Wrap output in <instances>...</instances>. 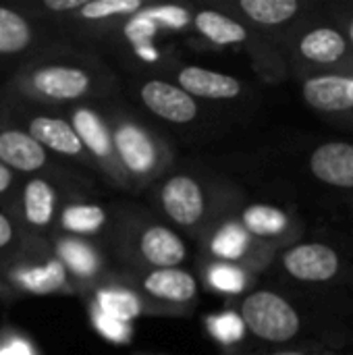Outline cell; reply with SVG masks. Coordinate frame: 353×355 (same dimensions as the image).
Masks as SVG:
<instances>
[{"label": "cell", "mask_w": 353, "mask_h": 355, "mask_svg": "<svg viewBox=\"0 0 353 355\" xmlns=\"http://www.w3.org/2000/svg\"><path fill=\"white\" fill-rule=\"evenodd\" d=\"M241 322L258 339L270 343H287L298 337L302 320L298 310L279 293L256 291L241 304Z\"/></svg>", "instance_id": "cell-1"}, {"label": "cell", "mask_w": 353, "mask_h": 355, "mask_svg": "<svg viewBox=\"0 0 353 355\" xmlns=\"http://www.w3.org/2000/svg\"><path fill=\"white\" fill-rule=\"evenodd\" d=\"M302 96L318 114L353 119V71L314 73L304 79Z\"/></svg>", "instance_id": "cell-2"}, {"label": "cell", "mask_w": 353, "mask_h": 355, "mask_svg": "<svg viewBox=\"0 0 353 355\" xmlns=\"http://www.w3.org/2000/svg\"><path fill=\"white\" fill-rule=\"evenodd\" d=\"M298 52L308 62L318 67V73H337V69L353 71L347 64L352 62L353 50L337 25L320 23L306 29L298 40Z\"/></svg>", "instance_id": "cell-3"}, {"label": "cell", "mask_w": 353, "mask_h": 355, "mask_svg": "<svg viewBox=\"0 0 353 355\" xmlns=\"http://www.w3.org/2000/svg\"><path fill=\"white\" fill-rule=\"evenodd\" d=\"M339 252L320 241L298 243L283 254V268L302 283H331L341 275Z\"/></svg>", "instance_id": "cell-4"}, {"label": "cell", "mask_w": 353, "mask_h": 355, "mask_svg": "<svg viewBox=\"0 0 353 355\" xmlns=\"http://www.w3.org/2000/svg\"><path fill=\"white\" fill-rule=\"evenodd\" d=\"M310 173L333 189H353V141L331 139L310 154Z\"/></svg>", "instance_id": "cell-5"}, {"label": "cell", "mask_w": 353, "mask_h": 355, "mask_svg": "<svg viewBox=\"0 0 353 355\" xmlns=\"http://www.w3.org/2000/svg\"><path fill=\"white\" fill-rule=\"evenodd\" d=\"M141 100L152 112L173 123H189L198 114L193 98L166 81H148L141 87Z\"/></svg>", "instance_id": "cell-6"}, {"label": "cell", "mask_w": 353, "mask_h": 355, "mask_svg": "<svg viewBox=\"0 0 353 355\" xmlns=\"http://www.w3.org/2000/svg\"><path fill=\"white\" fill-rule=\"evenodd\" d=\"M162 204L169 216L179 225H193L204 214V196L189 177H173L162 189Z\"/></svg>", "instance_id": "cell-7"}, {"label": "cell", "mask_w": 353, "mask_h": 355, "mask_svg": "<svg viewBox=\"0 0 353 355\" xmlns=\"http://www.w3.org/2000/svg\"><path fill=\"white\" fill-rule=\"evenodd\" d=\"M181 89L185 94L210 98V100H231L239 96L241 92V81L223 73L206 71L202 67H187L179 75Z\"/></svg>", "instance_id": "cell-8"}, {"label": "cell", "mask_w": 353, "mask_h": 355, "mask_svg": "<svg viewBox=\"0 0 353 355\" xmlns=\"http://www.w3.org/2000/svg\"><path fill=\"white\" fill-rule=\"evenodd\" d=\"M33 85L48 98L73 100L87 92L89 79L79 69L69 67H46L33 75Z\"/></svg>", "instance_id": "cell-9"}, {"label": "cell", "mask_w": 353, "mask_h": 355, "mask_svg": "<svg viewBox=\"0 0 353 355\" xmlns=\"http://www.w3.org/2000/svg\"><path fill=\"white\" fill-rule=\"evenodd\" d=\"M0 160L17 171H37L46 162V152L27 133L4 131L0 135Z\"/></svg>", "instance_id": "cell-10"}, {"label": "cell", "mask_w": 353, "mask_h": 355, "mask_svg": "<svg viewBox=\"0 0 353 355\" xmlns=\"http://www.w3.org/2000/svg\"><path fill=\"white\" fill-rule=\"evenodd\" d=\"M123 162L135 173H148L156 164V150L150 137L135 125H123L114 135Z\"/></svg>", "instance_id": "cell-11"}, {"label": "cell", "mask_w": 353, "mask_h": 355, "mask_svg": "<svg viewBox=\"0 0 353 355\" xmlns=\"http://www.w3.org/2000/svg\"><path fill=\"white\" fill-rule=\"evenodd\" d=\"M141 254L150 264L171 268L183 262L185 245L173 231L164 227H152L141 237Z\"/></svg>", "instance_id": "cell-12"}, {"label": "cell", "mask_w": 353, "mask_h": 355, "mask_svg": "<svg viewBox=\"0 0 353 355\" xmlns=\"http://www.w3.org/2000/svg\"><path fill=\"white\" fill-rule=\"evenodd\" d=\"M31 137L40 146H48L60 154H79L81 152V141L77 133L60 119H50V116H37L29 125Z\"/></svg>", "instance_id": "cell-13"}, {"label": "cell", "mask_w": 353, "mask_h": 355, "mask_svg": "<svg viewBox=\"0 0 353 355\" xmlns=\"http://www.w3.org/2000/svg\"><path fill=\"white\" fill-rule=\"evenodd\" d=\"M146 291L160 300L171 302H189L196 295V281L191 275L177 270V268H160L154 270L146 283Z\"/></svg>", "instance_id": "cell-14"}, {"label": "cell", "mask_w": 353, "mask_h": 355, "mask_svg": "<svg viewBox=\"0 0 353 355\" xmlns=\"http://www.w3.org/2000/svg\"><path fill=\"white\" fill-rule=\"evenodd\" d=\"M196 27L200 33H204L210 42L218 46L227 44H239L248 40V29L237 23L235 19H229L227 15L214 12V10H204L196 17Z\"/></svg>", "instance_id": "cell-15"}, {"label": "cell", "mask_w": 353, "mask_h": 355, "mask_svg": "<svg viewBox=\"0 0 353 355\" xmlns=\"http://www.w3.org/2000/svg\"><path fill=\"white\" fill-rule=\"evenodd\" d=\"M239 6L252 21L266 27L291 21L302 8L298 0H241Z\"/></svg>", "instance_id": "cell-16"}, {"label": "cell", "mask_w": 353, "mask_h": 355, "mask_svg": "<svg viewBox=\"0 0 353 355\" xmlns=\"http://www.w3.org/2000/svg\"><path fill=\"white\" fill-rule=\"evenodd\" d=\"M243 225L250 233L258 237H277L287 229L289 220L283 210L275 206L256 204L243 212Z\"/></svg>", "instance_id": "cell-17"}, {"label": "cell", "mask_w": 353, "mask_h": 355, "mask_svg": "<svg viewBox=\"0 0 353 355\" xmlns=\"http://www.w3.org/2000/svg\"><path fill=\"white\" fill-rule=\"evenodd\" d=\"M75 133L81 144H85L96 156H108L110 154V137L102 121L89 112V110H77L73 116Z\"/></svg>", "instance_id": "cell-18"}, {"label": "cell", "mask_w": 353, "mask_h": 355, "mask_svg": "<svg viewBox=\"0 0 353 355\" xmlns=\"http://www.w3.org/2000/svg\"><path fill=\"white\" fill-rule=\"evenodd\" d=\"M54 212V191L42 181H29L25 187V214L33 225H48Z\"/></svg>", "instance_id": "cell-19"}, {"label": "cell", "mask_w": 353, "mask_h": 355, "mask_svg": "<svg viewBox=\"0 0 353 355\" xmlns=\"http://www.w3.org/2000/svg\"><path fill=\"white\" fill-rule=\"evenodd\" d=\"M64 266L60 262H48L42 268H27L19 272V283L31 293H50L62 287L64 283Z\"/></svg>", "instance_id": "cell-20"}, {"label": "cell", "mask_w": 353, "mask_h": 355, "mask_svg": "<svg viewBox=\"0 0 353 355\" xmlns=\"http://www.w3.org/2000/svg\"><path fill=\"white\" fill-rule=\"evenodd\" d=\"M31 40L25 19L8 8H0V52L10 54L23 50Z\"/></svg>", "instance_id": "cell-21"}, {"label": "cell", "mask_w": 353, "mask_h": 355, "mask_svg": "<svg viewBox=\"0 0 353 355\" xmlns=\"http://www.w3.org/2000/svg\"><path fill=\"white\" fill-rule=\"evenodd\" d=\"M98 306H100L102 314H106L114 320H121V322H127L139 314V300L133 293L123 291V289L100 291L98 293Z\"/></svg>", "instance_id": "cell-22"}, {"label": "cell", "mask_w": 353, "mask_h": 355, "mask_svg": "<svg viewBox=\"0 0 353 355\" xmlns=\"http://www.w3.org/2000/svg\"><path fill=\"white\" fill-rule=\"evenodd\" d=\"M248 245H250L248 231L237 225L223 227L212 239V252L225 260H239L248 252Z\"/></svg>", "instance_id": "cell-23"}, {"label": "cell", "mask_w": 353, "mask_h": 355, "mask_svg": "<svg viewBox=\"0 0 353 355\" xmlns=\"http://www.w3.org/2000/svg\"><path fill=\"white\" fill-rule=\"evenodd\" d=\"M104 210L98 206H71L62 214L64 229L73 233H94L104 225Z\"/></svg>", "instance_id": "cell-24"}, {"label": "cell", "mask_w": 353, "mask_h": 355, "mask_svg": "<svg viewBox=\"0 0 353 355\" xmlns=\"http://www.w3.org/2000/svg\"><path fill=\"white\" fill-rule=\"evenodd\" d=\"M60 256L67 262V266L81 275V277H89L98 270V258L92 252V248L79 243V241H62L60 243Z\"/></svg>", "instance_id": "cell-25"}, {"label": "cell", "mask_w": 353, "mask_h": 355, "mask_svg": "<svg viewBox=\"0 0 353 355\" xmlns=\"http://www.w3.org/2000/svg\"><path fill=\"white\" fill-rule=\"evenodd\" d=\"M141 6V0H94L85 2L81 17L85 19H104L119 12H135Z\"/></svg>", "instance_id": "cell-26"}, {"label": "cell", "mask_w": 353, "mask_h": 355, "mask_svg": "<svg viewBox=\"0 0 353 355\" xmlns=\"http://www.w3.org/2000/svg\"><path fill=\"white\" fill-rule=\"evenodd\" d=\"M210 283L227 293H239L246 287V277L239 268L229 264H218L210 270Z\"/></svg>", "instance_id": "cell-27"}, {"label": "cell", "mask_w": 353, "mask_h": 355, "mask_svg": "<svg viewBox=\"0 0 353 355\" xmlns=\"http://www.w3.org/2000/svg\"><path fill=\"white\" fill-rule=\"evenodd\" d=\"M210 327H212L214 337L221 339L223 343H235V341H239L243 337V329H246L243 322H241V318L235 316V314H223V316L214 318L210 322Z\"/></svg>", "instance_id": "cell-28"}, {"label": "cell", "mask_w": 353, "mask_h": 355, "mask_svg": "<svg viewBox=\"0 0 353 355\" xmlns=\"http://www.w3.org/2000/svg\"><path fill=\"white\" fill-rule=\"evenodd\" d=\"M146 19L150 21H162L169 23L171 27H183L189 19V12L185 8L179 6H158V8H150L144 12Z\"/></svg>", "instance_id": "cell-29"}, {"label": "cell", "mask_w": 353, "mask_h": 355, "mask_svg": "<svg viewBox=\"0 0 353 355\" xmlns=\"http://www.w3.org/2000/svg\"><path fill=\"white\" fill-rule=\"evenodd\" d=\"M96 327L100 329V333L112 341H127L129 339V327L127 322H121V320H114L106 314H96Z\"/></svg>", "instance_id": "cell-30"}, {"label": "cell", "mask_w": 353, "mask_h": 355, "mask_svg": "<svg viewBox=\"0 0 353 355\" xmlns=\"http://www.w3.org/2000/svg\"><path fill=\"white\" fill-rule=\"evenodd\" d=\"M154 33V21L146 19L144 15L135 17L129 25H127V35L135 42H141L146 37H150Z\"/></svg>", "instance_id": "cell-31"}, {"label": "cell", "mask_w": 353, "mask_h": 355, "mask_svg": "<svg viewBox=\"0 0 353 355\" xmlns=\"http://www.w3.org/2000/svg\"><path fill=\"white\" fill-rule=\"evenodd\" d=\"M46 6L50 10H75V8H83L85 2L83 0H46Z\"/></svg>", "instance_id": "cell-32"}, {"label": "cell", "mask_w": 353, "mask_h": 355, "mask_svg": "<svg viewBox=\"0 0 353 355\" xmlns=\"http://www.w3.org/2000/svg\"><path fill=\"white\" fill-rule=\"evenodd\" d=\"M0 355H31V354H29V349H27V345H25V343H21V341H12V343H8L4 349H0Z\"/></svg>", "instance_id": "cell-33"}, {"label": "cell", "mask_w": 353, "mask_h": 355, "mask_svg": "<svg viewBox=\"0 0 353 355\" xmlns=\"http://www.w3.org/2000/svg\"><path fill=\"white\" fill-rule=\"evenodd\" d=\"M12 237V229H10V223L6 220L4 214H0V248H4Z\"/></svg>", "instance_id": "cell-34"}, {"label": "cell", "mask_w": 353, "mask_h": 355, "mask_svg": "<svg viewBox=\"0 0 353 355\" xmlns=\"http://www.w3.org/2000/svg\"><path fill=\"white\" fill-rule=\"evenodd\" d=\"M339 29L343 31V35L347 37V42H350V46H352L353 50V10L347 17H341V27Z\"/></svg>", "instance_id": "cell-35"}, {"label": "cell", "mask_w": 353, "mask_h": 355, "mask_svg": "<svg viewBox=\"0 0 353 355\" xmlns=\"http://www.w3.org/2000/svg\"><path fill=\"white\" fill-rule=\"evenodd\" d=\"M8 185H10V173H8V168L0 162V193H2Z\"/></svg>", "instance_id": "cell-36"}, {"label": "cell", "mask_w": 353, "mask_h": 355, "mask_svg": "<svg viewBox=\"0 0 353 355\" xmlns=\"http://www.w3.org/2000/svg\"><path fill=\"white\" fill-rule=\"evenodd\" d=\"M270 355H310V354H304V352H279V354H270Z\"/></svg>", "instance_id": "cell-37"}]
</instances>
